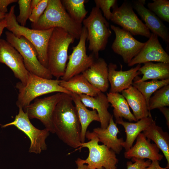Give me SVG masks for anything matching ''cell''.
Instances as JSON below:
<instances>
[{
  "mask_svg": "<svg viewBox=\"0 0 169 169\" xmlns=\"http://www.w3.org/2000/svg\"><path fill=\"white\" fill-rule=\"evenodd\" d=\"M106 96L109 102L114 108L113 115L115 120L124 118L130 122L137 121L131 112L127 101L122 94L109 92L107 93Z\"/></svg>",
  "mask_w": 169,
  "mask_h": 169,
  "instance_id": "obj_28",
  "label": "cell"
},
{
  "mask_svg": "<svg viewBox=\"0 0 169 169\" xmlns=\"http://www.w3.org/2000/svg\"><path fill=\"white\" fill-rule=\"evenodd\" d=\"M146 1H133V8L136 10L149 30L161 37L167 44L169 43L168 29L157 16L145 6Z\"/></svg>",
  "mask_w": 169,
  "mask_h": 169,
  "instance_id": "obj_16",
  "label": "cell"
},
{
  "mask_svg": "<svg viewBox=\"0 0 169 169\" xmlns=\"http://www.w3.org/2000/svg\"><path fill=\"white\" fill-rule=\"evenodd\" d=\"M75 39L64 29L54 28L47 46L48 69L59 79L64 75L69 58L68 50Z\"/></svg>",
  "mask_w": 169,
  "mask_h": 169,
  "instance_id": "obj_3",
  "label": "cell"
},
{
  "mask_svg": "<svg viewBox=\"0 0 169 169\" xmlns=\"http://www.w3.org/2000/svg\"><path fill=\"white\" fill-rule=\"evenodd\" d=\"M87 38V29L83 26L79 43L72 48V52L69 56V61L61 80L67 81L75 75L82 74L94 62L95 57L94 54L88 55L86 53Z\"/></svg>",
  "mask_w": 169,
  "mask_h": 169,
  "instance_id": "obj_10",
  "label": "cell"
},
{
  "mask_svg": "<svg viewBox=\"0 0 169 169\" xmlns=\"http://www.w3.org/2000/svg\"><path fill=\"white\" fill-rule=\"evenodd\" d=\"M17 2H18L17 0H0V12L3 13H7L8 6Z\"/></svg>",
  "mask_w": 169,
  "mask_h": 169,
  "instance_id": "obj_37",
  "label": "cell"
},
{
  "mask_svg": "<svg viewBox=\"0 0 169 169\" xmlns=\"http://www.w3.org/2000/svg\"><path fill=\"white\" fill-rule=\"evenodd\" d=\"M110 27L115 36L112 49L121 56L124 62L128 64L139 53L145 43L137 40L130 33L123 28L113 25H110Z\"/></svg>",
  "mask_w": 169,
  "mask_h": 169,
  "instance_id": "obj_13",
  "label": "cell"
},
{
  "mask_svg": "<svg viewBox=\"0 0 169 169\" xmlns=\"http://www.w3.org/2000/svg\"><path fill=\"white\" fill-rule=\"evenodd\" d=\"M75 163L77 165L76 169H92L89 167L86 164L82 163L79 158L75 161Z\"/></svg>",
  "mask_w": 169,
  "mask_h": 169,
  "instance_id": "obj_40",
  "label": "cell"
},
{
  "mask_svg": "<svg viewBox=\"0 0 169 169\" xmlns=\"http://www.w3.org/2000/svg\"><path fill=\"white\" fill-rule=\"evenodd\" d=\"M110 20L134 35H140L149 38L150 31L137 17L131 4L125 1L119 7L113 9Z\"/></svg>",
  "mask_w": 169,
  "mask_h": 169,
  "instance_id": "obj_11",
  "label": "cell"
},
{
  "mask_svg": "<svg viewBox=\"0 0 169 169\" xmlns=\"http://www.w3.org/2000/svg\"><path fill=\"white\" fill-rule=\"evenodd\" d=\"M112 115L107 127L105 129L98 127L93 131L96 135L99 142H102L116 154H119L122 150L124 141L123 138H118L117 135L120 131Z\"/></svg>",
  "mask_w": 169,
  "mask_h": 169,
  "instance_id": "obj_21",
  "label": "cell"
},
{
  "mask_svg": "<svg viewBox=\"0 0 169 169\" xmlns=\"http://www.w3.org/2000/svg\"><path fill=\"white\" fill-rule=\"evenodd\" d=\"M6 26V21L5 19L0 21V37L4 28Z\"/></svg>",
  "mask_w": 169,
  "mask_h": 169,
  "instance_id": "obj_41",
  "label": "cell"
},
{
  "mask_svg": "<svg viewBox=\"0 0 169 169\" xmlns=\"http://www.w3.org/2000/svg\"><path fill=\"white\" fill-rule=\"evenodd\" d=\"M121 92L132 110L137 121L151 114L145 99L135 87L131 85Z\"/></svg>",
  "mask_w": 169,
  "mask_h": 169,
  "instance_id": "obj_22",
  "label": "cell"
},
{
  "mask_svg": "<svg viewBox=\"0 0 169 169\" xmlns=\"http://www.w3.org/2000/svg\"><path fill=\"white\" fill-rule=\"evenodd\" d=\"M70 95L75 104L80 124L81 142L84 143L88 126L93 121L100 122V118L96 110H90L87 109L80 100L78 95L72 93Z\"/></svg>",
  "mask_w": 169,
  "mask_h": 169,
  "instance_id": "obj_24",
  "label": "cell"
},
{
  "mask_svg": "<svg viewBox=\"0 0 169 169\" xmlns=\"http://www.w3.org/2000/svg\"><path fill=\"white\" fill-rule=\"evenodd\" d=\"M82 23L87 32L88 49L97 59L99 51L105 49L111 35L109 23L100 10L96 6L92 8L90 15Z\"/></svg>",
  "mask_w": 169,
  "mask_h": 169,
  "instance_id": "obj_6",
  "label": "cell"
},
{
  "mask_svg": "<svg viewBox=\"0 0 169 169\" xmlns=\"http://www.w3.org/2000/svg\"><path fill=\"white\" fill-rule=\"evenodd\" d=\"M169 84V79L162 80H152L149 81H140L138 76L134 79L132 85L143 95L148 105L149 100L156 90Z\"/></svg>",
  "mask_w": 169,
  "mask_h": 169,
  "instance_id": "obj_29",
  "label": "cell"
},
{
  "mask_svg": "<svg viewBox=\"0 0 169 169\" xmlns=\"http://www.w3.org/2000/svg\"><path fill=\"white\" fill-rule=\"evenodd\" d=\"M153 61L169 63V56L160 43L158 37L151 33L141 51L127 65L131 67Z\"/></svg>",
  "mask_w": 169,
  "mask_h": 169,
  "instance_id": "obj_15",
  "label": "cell"
},
{
  "mask_svg": "<svg viewBox=\"0 0 169 169\" xmlns=\"http://www.w3.org/2000/svg\"><path fill=\"white\" fill-rule=\"evenodd\" d=\"M169 106V84L155 91L150 98L148 104L149 110Z\"/></svg>",
  "mask_w": 169,
  "mask_h": 169,
  "instance_id": "obj_31",
  "label": "cell"
},
{
  "mask_svg": "<svg viewBox=\"0 0 169 169\" xmlns=\"http://www.w3.org/2000/svg\"><path fill=\"white\" fill-rule=\"evenodd\" d=\"M6 14L7 13H3L0 12V21L5 18Z\"/></svg>",
  "mask_w": 169,
  "mask_h": 169,
  "instance_id": "obj_43",
  "label": "cell"
},
{
  "mask_svg": "<svg viewBox=\"0 0 169 169\" xmlns=\"http://www.w3.org/2000/svg\"><path fill=\"white\" fill-rule=\"evenodd\" d=\"M78 95L81 101L87 107L96 111L100 119V128H106L112 116L108 110L110 104L106 95L101 92L95 96L84 94Z\"/></svg>",
  "mask_w": 169,
  "mask_h": 169,
  "instance_id": "obj_20",
  "label": "cell"
},
{
  "mask_svg": "<svg viewBox=\"0 0 169 169\" xmlns=\"http://www.w3.org/2000/svg\"><path fill=\"white\" fill-rule=\"evenodd\" d=\"M115 120V123L121 125L125 129L126 139L124 141L122 146L125 151L132 146L138 135L149 127L154 120L151 114L148 117L141 119L135 123L124 121L122 118Z\"/></svg>",
  "mask_w": 169,
  "mask_h": 169,
  "instance_id": "obj_23",
  "label": "cell"
},
{
  "mask_svg": "<svg viewBox=\"0 0 169 169\" xmlns=\"http://www.w3.org/2000/svg\"><path fill=\"white\" fill-rule=\"evenodd\" d=\"M18 108V113L16 115L14 120L3 125L2 127L10 125L16 127L29 139L30 145L29 152L40 154L42 151L47 149L45 140L49 135L50 132L45 128L41 130L34 127L31 122L27 112H25L22 108Z\"/></svg>",
  "mask_w": 169,
  "mask_h": 169,
  "instance_id": "obj_9",
  "label": "cell"
},
{
  "mask_svg": "<svg viewBox=\"0 0 169 169\" xmlns=\"http://www.w3.org/2000/svg\"><path fill=\"white\" fill-rule=\"evenodd\" d=\"M132 161L127 162V169H143L148 167L151 163V161L148 160L145 161L144 159L132 158Z\"/></svg>",
  "mask_w": 169,
  "mask_h": 169,
  "instance_id": "obj_36",
  "label": "cell"
},
{
  "mask_svg": "<svg viewBox=\"0 0 169 169\" xmlns=\"http://www.w3.org/2000/svg\"><path fill=\"white\" fill-rule=\"evenodd\" d=\"M143 169H166V167L163 168L160 166L159 161H152L151 164L148 167Z\"/></svg>",
  "mask_w": 169,
  "mask_h": 169,
  "instance_id": "obj_39",
  "label": "cell"
},
{
  "mask_svg": "<svg viewBox=\"0 0 169 169\" xmlns=\"http://www.w3.org/2000/svg\"><path fill=\"white\" fill-rule=\"evenodd\" d=\"M5 34L6 41L22 56L29 72L44 78L52 79L53 76L49 69L39 61L36 49L29 41L23 36L17 37L9 31H6Z\"/></svg>",
  "mask_w": 169,
  "mask_h": 169,
  "instance_id": "obj_8",
  "label": "cell"
},
{
  "mask_svg": "<svg viewBox=\"0 0 169 169\" xmlns=\"http://www.w3.org/2000/svg\"><path fill=\"white\" fill-rule=\"evenodd\" d=\"M141 66V64H138L127 70L122 71V68L116 70V64L110 63L108 65V79L110 85L109 92L119 93L132 85L135 78L140 74L138 69Z\"/></svg>",
  "mask_w": 169,
  "mask_h": 169,
  "instance_id": "obj_17",
  "label": "cell"
},
{
  "mask_svg": "<svg viewBox=\"0 0 169 169\" xmlns=\"http://www.w3.org/2000/svg\"><path fill=\"white\" fill-rule=\"evenodd\" d=\"M41 0H31L30 6L31 10L35 8L39 3Z\"/></svg>",
  "mask_w": 169,
  "mask_h": 169,
  "instance_id": "obj_42",
  "label": "cell"
},
{
  "mask_svg": "<svg viewBox=\"0 0 169 169\" xmlns=\"http://www.w3.org/2000/svg\"><path fill=\"white\" fill-rule=\"evenodd\" d=\"M62 95V93L58 92L44 98L35 99L34 102L28 106L26 111L29 118L39 120L50 132L54 133L53 115Z\"/></svg>",
  "mask_w": 169,
  "mask_h": 169,
  "instance_id": "obj_12",
  "label": "cell"
},
{
  "mask_svg": "<svg viewBox=\"0 0 169 169\" xmlns=\"http://www.w3.org/2000/svg\"><path fill=\"white\" fill-rule=\"evenodd\" d=\"M59 85L69 92L78 95L84 94L95 96L101 92L93 86L82 74L67 81L61 79Z\"/></svg>",
  "mask_w": 169,
  "mask_h": 169,
  "instance_id": "obj_25",
  "label": "cell"
},
{
  "mask_svg": "<svg viewBox=\"0 0 169 169\" xmlns=\"http://www.w3.org/2000/svg\"><path fill=\"white\" fill-rule=\"evenodd\" d=\"M150 141L146 139L143 133H140L136 138L135 145L124 153L125 157L128 159L147 158L152 161H161L163 155L159 153V149L155 143H151Z\"/></svg>",
  "mask_w": 169,
  "mask_h": 169,
  "instance_id": "obj_18",
  "label": "cell"
},
{
  "mask_svg": "<svg viewBox=\"0 0 169 169\" xmlns=\"http://www.w3.org/2000/svg\"><path fill=\"white\" fill-rule=\"evenodd\" d=\"M61 3L70 17L76 23L82 24L88 13L84 0H63Z\"/></svg>",
  "mask_w": 169,
  "mask_h": 169,
  "instance_id": "obj_30",
  "label": "cell"
},
{
  "mask_svg": "<svg viewBox=\"0 0 169 169\" xmlns=\"http://www.w3.org/2000/svg\"><path fill=\"white\" fill-rule=\"evenodd\" d=\"M31 26L32 29L42 30L60 28L78 40L83 27L82 24L76 23L70 17L60 0H49L43 14L36 23H31Z\"/></svg>",
  "mask_w": 169,
  "mask_h": 169,
  "instance_id": "obj_2",
  "label": "cell"
},
{
  "mask_svg": "<svg viewBox=\"0 0 169 169\" xmlns=\"http://www.w3.org/2000/svg\"><path fill=\"white\" fill-rule=\"evenodd\" d=\"M49 0H41L38 5L32 11L29 18L32 23H36L43 14L48 5Z\"/></svg>",
  "mask_w": 169,
  "mask_h": 169,
  "instance_id": "obj_35",
  "label": "cell"
},
{
  "mask_svg": "<svg viewBox=\"0 0 169 169\" xmlns=\"http://www.w3.org/2000/svg\"><path fill=\"white\" fill-rule=\"evenodd\" d=\"M85 138L89 141L81 143L79 149L87 148L89 155L85 160L79 158L81 162L92 169H116L118 160L116 153L105 145L99 144L98 138L93 131H87Z\"/></svg>",
  "mask_w": 169,
  "mask_h": 169,
  "instance_id": "obj_7",
  "label": "cell"
},
{
  "mask_svg": "<svg viewBox=\"0 0 169 169\" xmlns=\"http://www.w3.org/2000/svg\"><path fill=\"white\" fill-rule=\"evenodd\" d=\"M54 133L70 147H80L81 127L77 111L71 95L62 93L53 115Z\"/></svg>",
  "mask_w": 169,
  "mask_h": 169,
  "instance_id": "obj_1",
  "label": "cell"
},
{
  "mask_svg": "<svg viewBox=\"0 0 169 169\" xmlns=\"http://www.w3.org/2000/svg\"><path fill=\"white\" fill-rule=\"evenodd\" d=\"M138 71L143 74L140 81H146L149 79L162 80L169 79V63L158 62L154 63L148 62L144 64Z\"/></svg>",
  "mask_w": 169,
  "mask_h": 169,
  "instance_id": "obj_27",
  "label": "cell"
},
{
  "mask_svg": "<svg viewBox=\"0 0 169 169\" xmlns=\"http://www.w3.org/2000/svg\"><path fill=\"white\" fill-rule=\"evenodd\" d=\"M149 3L148 9L160 19L169 22V1L168 0H153Z\"/></svg>",
  "mask_w": 169,
  "mask_h": 169,
  "instance_id": "obj_32",
  "label": "cell"
},
{
  "mask_svg": "<svg viewBox=\"0 0 169 169\" xmlns=\"http://www.w3.org/2000/svg\"><path fill=\"white\" fill-rule=\"evenodd\" d=\"M108 65L104 59L99 58L82 73L93 86L104 93L107 90L109 85Z\"/></svg>",
  "mask_w": 169,
  "mask_h": 169,
  "instance_id": "obj_19",
  "label": "cell"
},
{
  "mask_svg": "<svg viewBox=\"0 0 169 169\" xmlns=\"http://www.w3.org/2000/svg\"><path fill=\"white\" fill-rule=\"evenodd\" d=\"M0 63L8 66L23 85H26L30 73L25 67L23 57L15 48L3 39L0 40Z\"/></svg>",
  "mask_w": 169,
  "mask_h": 169,
  "instance_id": "obj_14",
  "label": "cell"
},
{
  "mask_svg": "<svg viewBox=\"0 0 169 169\" xmlns=\"http://www.w3.org/2000/svg\"><path fill=\"white\" fill-rule=\"evenodd\" d=\"M116 0H95L96 7L99 8L103 12L104 17L108 20H110L112 16L111 11L113 9L118 6Z\"/></svg>",
  "mask_w": 169,
  "mask_h": 169,
  "instance_id": "obj_34",
  "label": "cell"
},
{
  "mask_svg": "<svg viewBox=\"0 0 169 169\" xmlns=\"http://www.w3.org/2000/svg\"><path fill=\"white\" fill-rule=\"evenodd\" d=\"M31 0H18L19 9V13L16 18L18 23L21 26H25L29 19L32 10L31 8Z\"/></svg>",
  "mask_w": 169,
  "mask_h": 169,
  "instance_id": "obj_33",
  "label": "cell"
},
{
  "mask_svg": "<svg viewBox=\"0 0 169 169\" xmlns=\"http://www.w3.org/2000/svg\"><path fill=\"white\" fill-rule=\"evenodd\" d=\"M143 133L146 138L153 141L165 156L167 164L166 168H169V135L168 132L164 131L161 127L156 124L155 120L146 129Z\"/></svg>",
  "mask_w": 169,
  "mask_h": 169,
  "instance_id": "obj_26",
  "label": "cell"
},
{
  "mask_svg": "<svg viewBox=\"0 0 169 169\" xmlns=\"http://www.w3.org/2000/svg\"><path fill=\"white\" fill-rule=\"evenodd\" d=\"M60 80L44 78L30 73L25 85H23L20 82L16 85L19 92L16 105L18 108H22L26 112L31 102L39 96L54 92H60L71 95L72 93L59 85Z\"/></svg>",
  "mask_w": 169,
  "mask_h": 169,
  "instance_id": "obj_4",
  "label": "cell"
},
{
  "mask_svg": "<svg viewBox=\"0 0 169 169\" xmlns=\"http://www.w3.org/2000/svg\"><path fill=\"white\" fill-rule=\"evenodd\" d=\"M15 6L14 5L11 7L4 18L6 23V28L16 37L23 36L29 41L36 49L39 61L48 69L47 46L54 28L42 30L30 29L20 25L16 20Z\"/></svg>",
  "mask_w": 169,
  "mask_h": 169,
  "instance_id": "obj_5",
  "label": "cell"
},
{
  "mask_svg": "<svg viewBox=\"0 0 169 169\" xmlns=\"http://www.w3.org/2000/svg\"><path fill=\"white\" fill-rule=\"evenodd\" d=\"M160 111L164 115L166 120V123L169 128V109L166 107L159 109Z\"/></svg>",
  "mask_w": 169,
  "mask_h": 169,
  "instance_id": "obj_38",
  "label": "cell"
}]
</instances>
